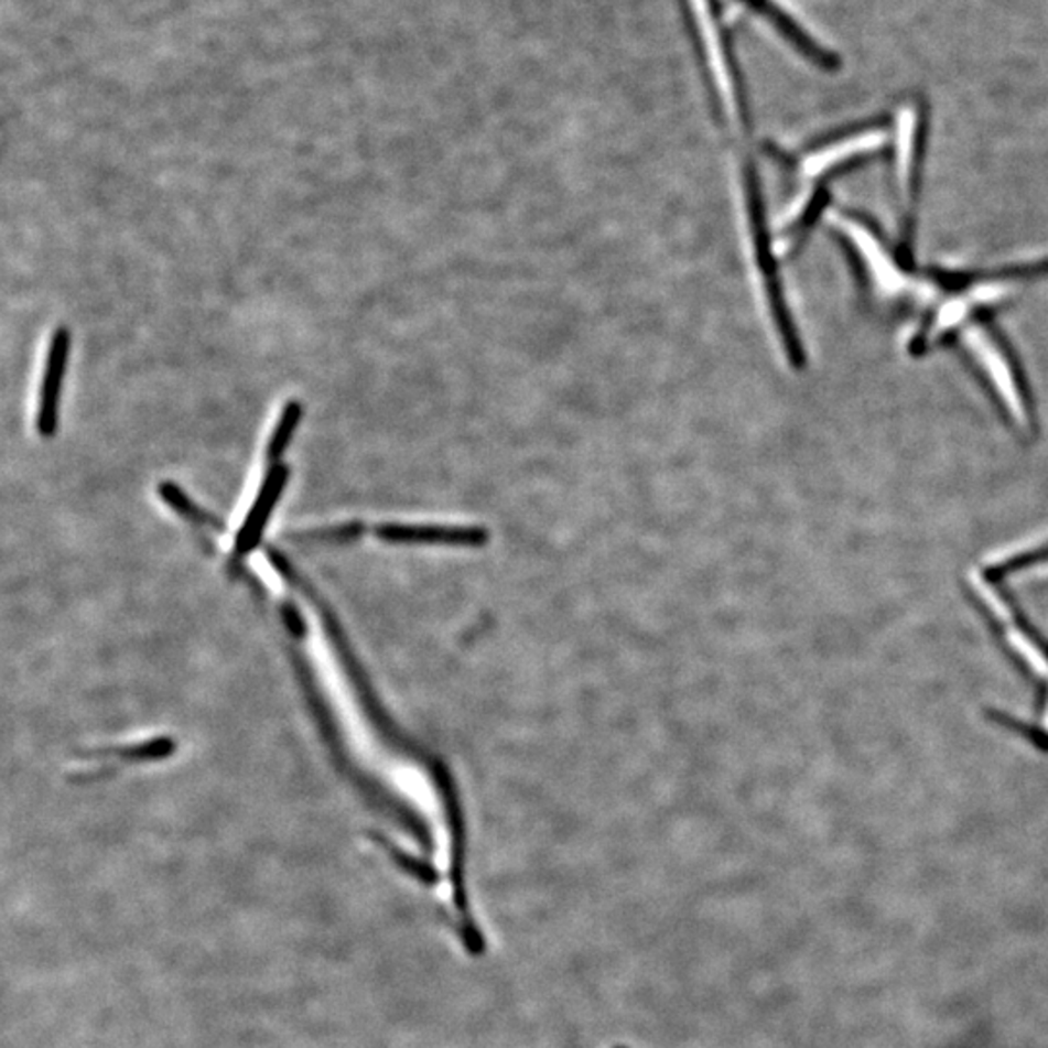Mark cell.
I'll return each instance as SVG.
<instances>
[{
  "mask_svg": "<svg viewBox=\"0 0 1048 1048\" xmlns=\"http://www.w3.org/2000/svg\"><path fill=\"white\" fill-rule=\"evenodd\" d=\"M688 22L691 45L705 82L709 104L716 121L736 125L742 139L752 137L748 82L739 65L736 37L726 18L723 0H678Z\"/></svg>",
  "mask_w": 1048,
  "mask_h": 1048,
  "instance_id": "6da1fadb",
  "label": "cell"
},
{
  "mask_svg": "<svg viewBox=\"0 0 1048 1048\" xmlns=\"http://www.w3.org/2000/svg\"><path fill=\"white\" fill-rule=\"evenodd\" d=\"M734 2L742 9L748 10L749 14L761 18L769 24L773 32L779 33L780 37L797 51L800 57L810 61L821 71L835 73L838 68H841V58L835 53L821 47L820 43L813 40L812 35L806 32L804 28L798 24L797 20L775 0H734Z\"/></svg>",
  "mask_w": 1048,
  "mask_h": 1048,
  "instance_id": "7a4b0ae2",
  "label": "cell"
},
{
  "mask_svg": "<svg viewBox=\"0 0 1048 1048\" xmlns=\"http://www.w3.org/2000/svg\"><path fill=\"white\" fill-rule=\"evenodd\" d=\"M71 346H73L71 331L66 326H58L51 336L43 379H41L40 407H37V420H35L41 437H53L57 433L58 404H61V390H63L66 367L71 358Z\"/></svg>",
  "mask_w": 1048,
  "mask_h": 1048,
  "instance_id": "3957f363",
  "label": "cell"
},
{
  "mask_svg": "<svg viewBox=\"0 0 1048 1048\" xmlns=\"http://www.w3.org/2000/svg\"><path fill=\"white\" fill-rule=\"evenodd\" d=\"M288 478H290V468L285 464H270V468L264 474L262 484H260L259 494L252 501L251 511L245 517L241 530L237 532V555H245V553L251 552L255 545L259 544L260 534H262V530L267 529L270 515L274 511L282 494H284Z\"/></svg>",
  "mask_w": 1048,
  "mask_h": 1048,
  "instance_id": "277c9868",
  "label": "cell"
},
{
  "mask_svg": "<svg viewBox=\"0 0 1048 1048\" xmlns=\"http://www.w3.org/2000/svg\"><path fill=\"white\" fill-rule=\"evenodd\" d=\"M375 534L389 542H431V544H468L479 542L478 530L449 529V527H415V525H381Z\"/></svg>",
  "mask_w": 1048,
  "mask_h": 1048,
  "instance_id": "5b68a950",
  "label": "cell"
},
{
  "mask_svg": "<svg viewBox=\"0 0 1048 1048\" xmlns=\"http://www.w3.org/2000/svg\"><path fill=\"white\" fill-rule=\"evenodd\" d=\"M301 415H303L301 402L290 400L282 410L280 418H278L274 431L270 435L269 447H267V458H269L270 464L280 463V458L284 456L285 449L290 447L292 437L300 428Z\"/></svg>",
  "mask_w": 1048,
  "mask_h": 1048,
  "instance_id": "8992f818",
  "label": "cell"
},
{
  "mask_svg": "<svg viewBox=\"0 0 1048 1048\" xmlns=\"http://www.w3.org/2000/svg\"><path fill=\"white\" fill-rule=\"evenodd\" d=\"M616 1048H626V1047H616Z\"/></svg>",
  "mask_w": 1048,
  "mask_h": 1048,
  "instance_id": "52a82bcc",
  "label": "cell"
}]
</instances>
